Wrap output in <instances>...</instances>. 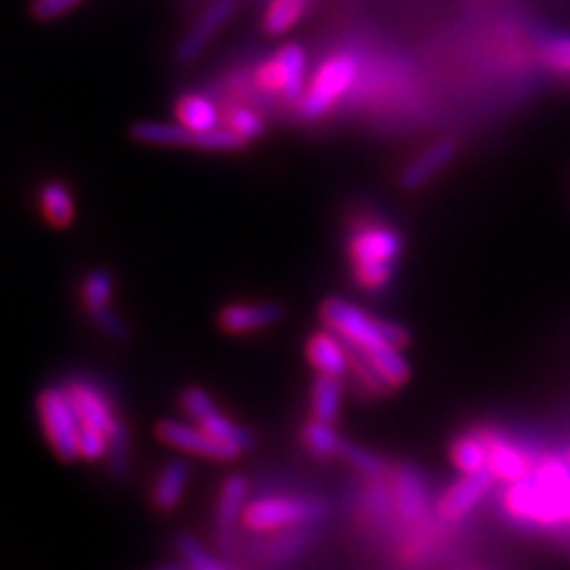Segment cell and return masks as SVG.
<instances>
[{"instance_id":"cell-1","label":"cell","mask_w":570,"mask_h":570,"mask_svg":"<svg viewBox=\"0 0 570 570\" xmlns=\"http://www.w3.org/2000/svg\"><path fill=\"white\" fill-rule=\"evenodd\" d=\"M321 318H324L326 328L343 337L352 352L362 354L381 373L385 383L400 385L409 379L412 366L402 352L409 343V335L400 324L371 316L341 297H328L321 305Z\"/></svg>"},{"instance_id":"cell-2","label":"cell","mask_w":570,"mask_h":570,"mask_svg":"<svg viewBox=\"0 0 570 570\" xmlns=\"http://www.w3.org/2000/svg\"><path fill=\"white\" fill-rule=\"evenodd\" d=\"M350 264L354 283L366 293L385 291L402 257V236L381 222H362L352 230Z\"/></svg>"},{"instance_id":"cell-3","label":"cell","mask_w":570,"mask_h":570,"mask_svg":"<svg viewBox=\"0 0 570 570\" xmlns=\"http://www.w3.org/2000/svg\"><path fill=\"white\" fill-rule=\"evenodd\" d=\"M328 504L318 497H257L243 511V525L253 532H278L321 521Z\"/></svg>"},{"instance_id":"cell-4","label":"cell","mask_w":570,"mask_h":570,"mask_svg":"<svg viewBox=\"0 0 570 570\" xmlns=\"http://www.w3.org/2000/svg\"><path fill=\"white\" fill-rule=\"evenodd\" d=\"M36 409H39L43 433L50 442L52 452L62 461L79 459L81 421L75 404H71L67 395L65 385H52L41 390L39 400H36Z\"/></svg>"},{"instance_id":"cell-5","label":"cell","mask_w":570,"mask_h":570,"mask_svg":"<svg viewBox=\"0 0 570 570\" xmlns=\"http://www.w3.org/2000/svg\"><path fill=\"white\" fill-rule=\"evenodd\" d=\"M360 75V62L354 56H333L316 69L312 83L299 100V115L305 119L324 117L331 107L341 100Z\"/></svg>"},{"instance_id":"cell-6","label":"cell","mask_w":570,"mask_h":570,"mask_svg":"<svg viewBox=\"0 0 570 570\" xmlns=\"http://www.w3.org/2000/svg\"><path fill=\"white\" fill-rule=\"evenodd\" d=\"M257 81L269 88V91H278L288 100L299 102L307 91V56L302 46L288 43L283 46L274 58L259 65Z\"/></svg>"},{"instance_id":"cell-7","label":"cell","mask_w":570,"mask_h":570,"mask_svg":"<svg viewBox=\"0 0 570 570\" xmlns=\"http://www.w3.org/2000/svg\"><path fill=\"white\" fill-rule=\"evenodd\" d=\"M157 438L178 452L198 454L212 461H230L240 454L238 450L230 448V444L214 438L200 423L190 425L176 419H165L157 423Z\"/></svg>"},{"instance_id":"cell-8","label":"cell","mask_w":570,"mask_h":570,"mask_svg":"<svg viewBox=\"0 0 570 570\" xmlns=\"http://www.w3.org/2000/svg\"><path fill=\"white\" fill-rule=\"evenodd\" d=\"M497 483V475L488 469L473 473H461L456 483H452L438 502V513L444 523H461L485 502V497Z\"/></svg>"},{"instance_id":"cell-9","label":"cell","mask_w":570,"mask_h":570,"mask_svg":"<svg viewBox=\"0 0 570 570\" xmlns=\"http://www.w3.org/2000/svg\"><path fill=\"white\" fill-rule=\"evenodd\" d=\"M387 480L397 519L409 525L423 521L428 509H431V490H428L423 473L412 463H402V466L390 471Z\"/></svg>"},{"instance_id":"cell-10","label":"cell","mask_w":570,"mask_h":570,"mask_svg":"<svg viewBox=\"0 0 570 570\" xmlns=\"http://www.w3.org/2000/svg\"><path fill=\"white\" fill-rule=\"evenodd\" d=\"M65 390L71 404L77 409L81 425H91V428H100L105 433H112V428L121 421L117 416L115 402L107 397V392L98 387L94 381L71 379L65 383Z\"/></svg>"},{"instance_id":"cell-11","label":"cell","mask_w":570,"mask_h":570,"mask_svg":"<svg viewBox=\"0 0 570 570\" xmlns=\"http://www.w3.org/2000/svg\"><path fill=\"white\" fill-rule=\"evenodd\" d=\"M485 440L490 448L488 466L497 475V480H502L507 485L519 483V480H523L534 469V463L540 461V456H534L523 444L513 442L502 433H485Z\"/></svg>"},{"instance_id":"cell-12","label":"cell","mask_w":570,"mask_h":570,"mask_svg":"<svg viewBox=\"0 0 570 570\" xmlns=\"http://www.w3.org/2000/svg\"><path fill=\"white\" fill-rule=\"evenodd\" d=\"M283 316L278 302H230L219 312V326L230 335H247L276 326Z\"/></svg>"},{"instance_id":"cell-13","label":"cell","mask_w":570,"mask_h":570,"mask_svg":"<svg viewBox=\"0 0 570 570\" xmlns=\"http://www.w3.org/2000/svg\"><path fill=\"white\" fill-rule=\"evenodd\" d=\"M234 10H236V0H217V3H212L200 14V20L195 22V27L184 36L181 43H178L176 62L188 65L198 58L200 52L209 46L214 36H217L230 17H234Z\"/></svg>"},{"instance_id":"cell-14","label":"cell","mask_w":570,"mask_h":570,"mask_svg":"<svg viewBox=\"0 0 570 570\" xmlns=\"http://www.w3.org/2000/svg\"><path fill=\"white\" fill-rule=\"evenodd\" d=\"M456 157V142L452 138H442L428 146L423 153H419L412 163H409L402 169L400 184L404 190H416L425 184H431L433 178L452 165V159Z\"/></svg>"},{"instance_id":"cell-15","label":"cell","mask_w":570,"mask_h":570,"mask_svg":"<svg viewBox=\"0 0 570 570\" xmlns=\"http://www.w3.org/2000/svg\"><path fill=\"white\" fill-rule=\"evenodd\" d=\"M307 360L316 373H326V376L343 379L350 373V347L341 335H335L331 328L316 331L307 341Z\"/></svg>"},{"instance_id":"cell-16","label":"cell","mask_w":570,"mask_h":570,"mask_svg":"<svg viewBox=\"0 0 570 570\" xmlns=\"http://www.w3.org/2000/svg\"><path fill=\"white\" fill-rule=\"evenodd\" d=\"M188 478H190V466L188 461L176 456L169 459L163 469H159L157 478H155V485L150 492V502L157 511H171L178 507V502L184 499L186 485H188Z\"/></svg>"},{"instance_id":"cell-17","label":"cell","mask_w":570,"mask_h":570,"mask_svg":"<svg viewBox=\"0 0 570 570\" xmlns=\"http://www.w3.org/2000/svg\"><path fill=\"white\" fill-rule=\"evenodd\" d=\"M247 494H249V483L245 475L234 473L224 480L217 497V509H214V523H217L219 534H228L238 521H243Z\"/></svg>"},{"instance_id":"cell-18","label":"cell","mask_w":570,"mask_h":570,"mask_svg":"<svg viewBox=\"0 0 570 570\" xmlns=\"http://www.w3.org/2000/svg\"><path fill=\"white\" fill-rule=\"evenodd\" d=\"M131 138L146 146H171V148H186L195 142V134L186 129L181 121L167 124V121H138L131 127Z\"/></svg>"},{"instance_id":"cell-19","label":"cell","mask_w":570,"mask_h":570,"mask_svg":"<svg viewBox=\"0 0 570 570\" xmlns=\"http://www.w3.org/2000/svg\"><path fill=\"white\" fill-rule=\"evenodd\" d=\"M312 525H297V528H288L285 532L274 534V538H269L262 544L264 557L269 561H276V563L291 561L293 557L299 554V551H305L316 540V528H312Z\"/></svg>"},{"instance_id":"cell-20","label":"cell","mask_w":570,"mask_h":570,"mask_svg":"<svg viewBox=\"0 0 570 570\" xmlns=\"http://www.w3.org/2000/svg\"><path fill=\"white\" fill-rule=\"evenodd\" d=\"M343 404V379L316 373L312 383V416L326 423H335Z\"/></svg>"},{"instance_id":"cell-21","label":"cell","mask_w":570,"mask_h":570,"mask_svg":"<svg viewBox=\"0 0 570 570\" xmlns=\"http://www.w3.org/2000/svg\"><path fill=\"white\" fill-rule=\"evenodd\" d=\"M39 203L43 219L56 226L65 228L75 219V198H71V190L62 181H48L39 190Z\"/></svg>"},{"instance_id":"cell-22","label":"cell","mask_w":570,"mask_h":570,"mask_svg":"<svg viewBox=\"0 0 570 570\" xmlns=\"http://www.w3.org/2000/svg\"><path fill=\"white\" fill-rule=\"evenodd\" d=\"M452 463L459 473H473L480 469H488L490 448L483 431H471L466 435H459L452 444Z\"/></svg>"},{"instance_id":"cell-23","label":"cell","mask_w":570,"mask_h":570,"mask_svg":"<svg viewBox=\"0 0 570 570\" xmlns=\"http://www.w3.org/2000/svg\"><path fill=\"white\" fill-rule=\"evenodd\" d=\"M176 117L193 134H203V131H209L214 127H219L217 105H214L205 96H198V94H193V96H186V98L178 100Z\"/></svg>"},{"instance_id":"cell-24","label":"cell","mask_w":570,"mask_h":570,"mask_svg":"<svg viewBox=\"0 0 570 570\" xmlns=\"http://www.w3.org/2000/svg\"><path fill=\"white\" fill-rule=\"evenodd\" d=\"M302 444H305L307 452L316 459H331L341 454L343 448V438L337 435V431L333 428V423L318 421V419H309L305 425H302Z\"/></svg>"},{"instance_id":"cell-25","label":"cell","mask_w":570,"mask_h":570,"mask_svg":"<svg viewBox=\"0 0 570 570\" xmlns=\"http://www.w3.org/2000/svg\"><path fill=\"white\" fill-rule=\"evenodd\" d=\"M203 428H207V431L219 438L222 442L230 444V448L238 450V452H245L249 448H255V435L247 431V428L238 425L234 419H228L226 414H222L219 409H214L212 414H207L203 421H198Z\"/></svg>"},{"instance_id":"cell-26","label":"cell","mask_w":570,"mask_h":570,"mask_svg":"<svg viewBox=\"0 0 570 570\" xmlns=\"http://www.w3.org/2000/svg\"><path fill=\"white\" fill-rule=\"evenodd\" d=\"M337 456H341L354 473H360L366 480H383L392 471L376 452H371V450L362 448V444H354L350 440L343 442L341 454Z\"/></svg>"},{"instance_id":"cell-27","label":"cell","mask_w":570,"mask_h":570,"mask_svg":"<svg viewBox=\"0 0 570 570\" xmlns=\"http://www.w3.org/2000/svg\"><path fill=\"white\" fill-rule=\"evenodd\" d=\"M112 293H115L112 276L107 274L105 269H94V272H88V274L83 276L79 297H81L83 309H86L88 314H94V312H98V309L110 307Z\"/></svg>"},{"instance_id":"cell-28","label":"cell","mask_w":570,"mask_h":570,"mask_svg":"<svg viewBox=\"0 0 570 570\" xmlns=\"http://www.w3.org/2000/svg\"><path fill=\"white\" fill-rule=\"evenodd\" d=\"M305 12V0H272L269 10L264 17V29L278 36L288 31Z\"/></svg>"},{"instance_id":"cell-29","label":"cell","mask_w":570,"mask_h":570,"mask_svg":"<svg viewBox=\"0 0 570 570\" xmlns=\"http://www.w3.org/2000/svg\"><path fill=\"white\" fill-rule=\"evenodd\" d=\"M107 466H110L115 478H124L131 469V444H129V428L119 421L110 433V450H107Z\"/></svg>"},{"instance_id":"cell-30","label":"cell","mask_w":570,"mask_h":570,"mask_svg":"<svg viewBox=\"0 0 570 570\" xmlns=\"http://www.w3.org/2000/svg\"><path fill=\"white\" fill-rule=\"evenodd\" d=\"M174 547L188 570H222V566L209 557V551L193 538L190 532L176 534Z\"/></svg>"},{"instance_id":"cell-31","label":"cell","mask_w":570,"mask_h":570,"mask_svg":"<svg viewBox=\"0 0 570 570\" xmlns=\"http://www.w3.org/2000/svg\"><path fill=\"white\" fill-rule=\"evenodd\" d=\"M226 127L234 129L245 142H253V140L262 138L266 131L264 119L257 112L247 110V107H234V110H230L226 117Z\"/></svg>"},{"instance_id":"cell-32","label":"cell","mask_w":570,"mask_h":570,"mask_svg":"<svg viewBox=\"0 0 570 570\" xmlns=\"http://www.w3.org/2000/svg\"><path fill=\"white\" fill-rule=\"evenodd\" d=\"M195 148L200 150H212V153H228V150H240L245 146V140L228 127H214L209 131L195 134Z\"/></svg>"},{"instance_id":"cell-33","label":"cell","mask_w":570,"mask_h":570,"mask_svg":"<svg viewBox=\"0 0 570 570\" xmlns=\"http://www.w3.org/2000/svg\"><path fill=\"white\" fill-rule=\"evenodd\" d=\"M540 58L549 69L570 75V36H549L540 46Z\"/></svg>"},{"instance_id":"cell-34","label":"cell","mask_w":570,"mask_h":570,"mask_svg":"<svg viewBox=\"0 0 570 570\" xmlns=\"http://www.w3.org/2000/svg\"><path fill=\"white\" fill-rule=\"evenodd\" d=\"M107 450H110V433L100 431V428L81 425L79 459L100 461V459H107Z\"/></svg>"},{"instance_id":"cell-35","label":"cell","mask_w":570,"mask_h":570,"mask_svg":"<svg viewBox=\"0 0 570 570\" xmlns=\"http://www.w3.org/2000/svg\"><path fill=\"white\" fill-rule=\"evenodd\" d=\"M88 316H91L96 328H98L102 335L110 337V341H115V343H124V341H127V337L131 335L127 321H124L112 307L98 309V312L88 314Z\"/></svg>"},{"instance_id":"cell-36","label":"cell","mask_w":570,"mask_h":570,"mask_svg":"<svg viewBox=\"0 0 570 570\" xmlns=\"http://www.w3.org/2000/svg\"><path fill=\"white\" fill-rule=\"evenodd\" d=\"M181 409L190 419L203 421L217 409V402H214V397L203 387H186L181 392Z\"/></svg>"},{"instance_id":"cell-37","label":"cell","mask_w":570,"mask_h":570,"mask_svg":"<svg viewBox=\"0 0 570 570\" xmlns=\"http://www.w3.org/2000/svg\"><path fill=\"white\" fill-rule=\"evenodd\" d=\"M81 0H33L31 12L36 20H56V17L77 8Z\"/></svg>"},{"instance_id":"cell-38","label":"cell","mask_w":570,"mask_h":570,"mask_svg":"<svg viewBox=\"0 0 570 570\" xmlns=\"http://www.w3.org/2000/svg\"><path fill=\"white\" fill-rule=\"evenodd\" d=\"M165 570H169V568H165Z\"/></svg>"},{"instance_id":"cell-39","label":"cell","mask_w":570,"mask_h":570,"mask_svg":"<svg viewBox=\"0 0 570 570\" xmlns=\"http://www.w3.org/2000/svg\"><path fill=\"white\" fill-rule=\"evenodd\" d=\"M222 570H224V568H222Z\"/></svg>"}]
</instances>
